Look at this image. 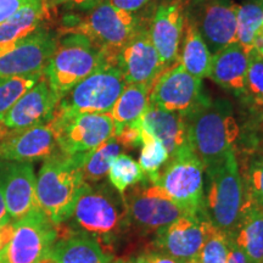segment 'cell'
<instances>
[{
	"label": "cell",
	"mask_w": 263,
	"mask_h": 263,
	"mask_svg": "<svg viewBox=\"0 0 263 263\" xmlns=\"http://www.w3.org/2000/svg\"><path fill=\"white\" fill-rule=\"evenodd\" d=\"M84 154L65 155L59 151L44 161L37 178V200L41 210L59 226L73 215L76 202L87 182L83 176Z\"/></svg>",
	"instance_id": "cell-1"
},
{
	"label": "cell",
	"mask_w": 263,
	"mask_h": 263,
	"mask_svg": "<svg viewBox=\"0 0 263 263\" xmlns=\"http://www.w3.org/2000/svg\"><path fill=\"white\" fill-rule=\"evenodd\" d=\"M186 123L189 143L205 171L221 163L232 151H235L239 127L232 105L227 100H211L186 118Z\"/></svg>",
	"instance_id": "cell-2"
},
{
	"label": "cell",
	"mask_w": 263,
	"mask_h": 263,
	"mask_svg": "<svg viewBox=\"0 0 263 263\" xmlns=\"http://www.w3.org/2000/svg\"><path fill=\"white\" fill-rule=\"evenodd\" d=\"M106 64H111L107 55L87 35L67 33L58 42L57 50L45 65L43 76L61 99L76 84Z\"/></svg>",
	"instance_id": "cell-3"
},
{
	"label": "cell",
	"mask_w": 263,
	"mask_h": 263,
	"mask_svg": "<svg viewBox=\"0 0 263 263\" xmlns=\"http://www.w3.org/2000/svg\"><path fill=\"white\" fill-rule=\"evenodd\" d=\"M207 193L203 210L216 228L232 235L238 224L245 192L244 180L239 172L235 151H232L221 163L206 170Z\"/></svg>",
	"instance_id": "cell-4"
},
{
	"label": "cell",
	"mask_w": 263,
	"mask_h": 263,
	"mask_svg": "<svg viewBox=\"0 0 263 263\" xmlns=\"http://www.w3.org/2000/svg\"><path fill=\"white\" fill-rule=\"evenodd\" d=\"M203 173L201 161L189 144L170 156L153 184L162 188L184 215H200L205 211Z\"/></svg>",
	"instance_id": "cell-5"
},
{
	"label": "cell",
	"mask_w": 263,
	"mask_h": 263,
	"mask_svg": "<svg viewBox=\"0 0 263 263\" xmlns=\"http://www.w3.org/2000/svg\"><path fill=\"white\" fill-rule=\"evenodd\" d=\"M144 27L139 16L115 8L105 0L89 10L83 20L67 26L68 33H82L103 49L112 65L121 48Z\"/></svg>",
	"instance_id": "cell-6"
},
{
	"label": "cell",
	"mask_w": 263,
	"mask_h": 263,
	"mask_svg": "<svg viewBox=\"0 0 263 263\" xmlns=\"http://www.w3.org/2000/svg\"><path fill=\"white\" fill-rule=\"evenodd\" d=\"M116 66L106 64L76 84L60 100L55 110L62 114H107L126 88Z\"/></svg>",
	"instance_id": "cell-7"
},
{
	"label": "cell",
	"mask_w": 263,
	"mask_h": 263,
	"mask_svg": "<svg viewBox=\"0 0 263 263\" xmlns=\"http://www.w3.org/2000/svg\"><path fill=\"white\" fill-rule=\"evenodd\" d=\"M106 185L93 188L87 184L76 202V226L98 239H110L117 234L127 219L123 196Z\"/></svg>",
	"instance_id": "cell-8"
},
{
	"label": "cell",
	"mask_w": 263,
	"mask_h": 263,
	"mask_svg": "<svg viewBox=\"0 0 263 263\" xmlns=\"http://www.w3.org/2000/svg\"><path fill=\"white\" fill-rule=\"evenodd\" d=\"M211 101L202 80L194 77L179 61L164 70L150 90L149 104L189 118Z\"/></svg>",
	"instance_id": "cell-9"
},
{
	"label": "cell",
	"mask_w": 263,
	"mask_h": 263,
	"mask_svg": "<svg viewBox=\"0 0 263 263\" xmlns=\"http://www.w3.org/2000/svg\"><path fill=\"white\" fill-rule=\"evenodd\" d=\"M59 151L65 155L84 154L114 136V121L107 114H62L55 110L50 120Z\"/></svg>",
	"instance_id": "cell-10"
},
{
	"label": "cell",
	"mask_w": 263,
	"mask_h": 263,
	"mask_svg": "<svg viewBox=\"0 0 263 263\" xmlns=\"http://www.w3.org/2000/svg\"><path fill=\"white\" fill-rule=\"evenodd\" d=\"M59 229L41 209L15 221V233L3 254V263H39L48 257Z\"/></svg>",
	"instance_id": "cell-11"
},
{
	"label": "cell",
	"mask_w": 263,
	"mask_h": 263,
	"mask_svg": "<svg viewBox=\"0 0 263 263\" xmlns=\"http://www.w3.org/2000/svg\"><path fill=\"white\" fill-rule=\"evenodd\" d=\"M236 12L238 4L233 0H185V14L212 55L236 43Z\"/></svg>",
	"instance_id": "cell-12"
},
{
	"label": "cell",
	"mask_w": 263,
	"mask_h": 263,
	"mask_svg": "<svg viewBox=\"0 0 263 263\" xmlns=\"http://www.w3.org/2000/svg\"><path fill=\"white\" fill-rule=\"evenodd\" d=\"M122 196L127 218L145 232L163 228L183 215L163 189L147 179L130 186Z\"/></svg>",
	"instance_id": "cell-13"
},
{
	"label": "cell",
	"mask_w": 263,
	"mask_h": 263,
	"mask_svg": "<svg viewBox=\"0 0 263 263\" xmlns=\"http://www.w3.org/2000/svg\"><path fill=\"white\" fill-rule=\"evenodd\" d=\"M213 224L203 211L200 215H183L171 224L156 230V251L180 263H193L199 255Z\"/></svg>",
	"instance_id": "cell-14"
},
{
	"label": "cell",
	"mask_w": 263,
	"mask_h": 263,
	"mask_svg": "<svg viewBox=\"0 0 263 263\" xmlns=\"http://www.w3.org/2000/svg\"><path fill=\"white\" fill-rule=\"evenodd\" d=\"M115 66L121 71L128 84H144L153 88L164 67L159 52L150 39L149 26L139 32L121 48Z\"/></svg>",
	"instance_id": "cell-15"
},
{
	"label": "cell",
	"mask_w": 263,
	"mask_h": 263,
	"mask_svg": "<svg viewBox=\"0 0 263 263\" xmlns=\"http://www.w3.org/2000/svg\"><path fill=\"white\" fill-rule=\"evenodd\" d=\"M54 33L38 28L0 58V80L43 72L58 47Z\"/></svg>",
	"instance_id": "cell-16"
},
{
	"label": "cell",
	"mask_w": 263,
	"mask_h": 263,
	"mask_svg": "<svg viewBox=\"0 0 263 263\" xmlns=\"http://www.w3.org/2000/svg\"><path fill=\"white\" fill-rule=\"evenodd\" d=\"M0 184L6 211L12 221H18L41 209L37 200V178L32 162H0Z\"/></svg>",
	"instance_id": "cell-17"
},
{
	"label": "cell",
	"mask_w": 263,
	"mask_h": 263,
	"mask_svg": "<svg viewBox=\"0 0 263 263\" xmlns=\"http://www.w3.org/2000/svg\"><path fill=\"white\" fill-rule=\"evenodd\" d=\"M185 0H173L157 6L149 25V34L166 68L178 62L182 42Z\"/></svg>",
	"instance_id": "cell-18"
},
{
	"label": "cell",
	"mask_w": 263,
	"mask_h": 263,
	"mask_svg": "<svg viewBox=\"0 0 263 263\" xmlns=\"http://www.w3.org/2000/svg\"><path fill=\"white\" fill-rule=\"evenodd\" d=\"M60 98L44 77L5 114L4 123L10 130H24L50 122Z\"/></svg>",
	"instance_id": "cell-19"
},
{
	"label": "cell",
	"mask_w": 263,
	"mask_h": 263,
	"mask_svg": "<svg viewBox=\"0 0 263 263\" xmlns=\"http://www.w3.org/2000/svg\"><path fill=\"white\" fill-rule=\"evenodd\" d=\"M57 153V138L49 123L24 130H11L0 141V161L33 162L47 160Z\"/></svg>",
	"instance_id": "cell-20"
},
{
	"label": "cell",
	"mask_w": 263,
	"mask_h": 263,
	"mask_svg": "<svg viewBox=\"0 0 263 263\" xmlns=\"http://www.w3.org/2000/svg\"><path fill=\"white\" fill-rule=\"evenodd\" d=\"M249 59V52H246L238 43H233L212 55L209 78L222 89L236 97H241L245 91Z\"/></svg>",
	"instance_id": "cell-21"
},
{
	"label": "cell",
	"mask_w": 263,
	"mask_h": 263,
	"mask_svg": "<svg viewBox=\"0 0 263 263\" xmlns=\"http://www.w3.org/2000/svg\"><path fill=\"white\" fill-rule=\"evenodd\" d=\"M140 124L144 129L162 141L170 156L190 144L188 123L182 115L177 112L149 104L141 115Z\"/></svg>",
	"instance_id": "cell-22"
},
{
	"label": "cell",
	"mask_w": 263,
	"mask_h": 263,
	"mask_svg": "<svg viewBox=\"0 0 263 263\" xmlns=\"http://www.w3.org/2000/svg\"><path fill=\"white\" fill-rule=\"evenodd\" d=\"M48 259L52 263H114L99 244L98 239L87 233L64 235L51 246Z\"/></svg>",
	"instance_id": "cell-23"
},
{
	"label": "cell",
	"mask_w": 263,
	"mask_h": 263,
	"mask_svg": "<svg viewBox=\"0 0 263 263\" xmlns=\"http://www.w3.org/2000/svg\"><path fill=\"white\" fill-rule=\"evenodd\" d=\"M234 244L244 252L249 263L263 262V207L245 201L232 233Z\"/></svg>",
	"instance_id": "cell-24"
},
{
	"label": "cell",
	"mask_w": 263,
	"mask_h": 263,
	"mask_svg": "<svg viewBox=\"0 0 263 263\" xmlns=\"http://www.w3.org/2000/svg\"><path fill=\"white\" fill-rule=\"evenodd\" d=\"M179 51L178 61L184 70L200 80L209 77L210 70H211L212 54L207 48L194 21L186 14L184 18Z\"/></svg>",
	"instance_id": "cell-25"
},
{
	"label": "cell",
	"mask_w": 263,
	"mask_h": 263,
	"mask_svg": "<svg viewBox=\"0 0 263 263\" xmlns=\"http://www.w3.org/2000/svg\"><path fill=\"white\" fill-rule=\"evenodd\" d=\"M44 15V0H28L16 14L0 24V44L16 43L37 31Z\"/></svg>",
	"instance_id": "cell-26"
},
{
	"label": "cell",
	"mask_w": 263,
	"mask_h": 263,
	"mask_svg": "<svg viewBox=\"0 0 263 263\" xmlns=\"http://www.w3.org/2000/svg\"><path fill=\"white\" fill-rule=\"evenodd\" d=\"M151 88L144 84H128L118 97L110 116L114 121V134L128 123L139 120L149 105Z\"/></svg>",
	"instance_id": "cell-27"
},
{
	"label": "cell",
	"mask_w": 263,
	"mask_h": 263,
	"mask_svg": "<svg viewBox=\"0 0 263 263\" xmlns=\"http://www.w3.org/2000/svg\"><path fill=\"white\" fill-rule=\"evenodd\" d=\"M263 27V9L255 0L238 5L236 12V43L246 52L254 50L255 39Z\"/></svg>",
	"instance_id": "cell-28"
},
{
	"label": "cell",
	"mask_w": 263,
	"mask_h": 263,
	"mask_svg": "<svg viewBox=\"0 0 263 263\" xmlns=\"http://www.w3.org/2000/svg\"><path fill=\"white\" fill-rule=\"evenodd\" d=\"M121 154V146L114 137L88 151L83 163L85 182H99L107 176L111 163Z\"/></svg>",
	"instance_id": "cell-29"
},
{
	"label": "cell",
	"mask_w": 263,
	"mask_h": 263,
	"mask_svg": "<svg viewBox=\"0 0 263 263\" xmlns=\"http://www.w3.org/2000/svg\"><path fill=\"white\" fill-rule=\"evenodd\" d=\"M141 126V124H140ZM141 151L139 166L145 174L146 179L155 183L160 171L170 159V154L162 141L141 127Z\"/></svg>",
	"instance_id": "cell-30"
},
{
	"label": "cell",
	"mask_w": 263,
	"mask_h": 263,
	"mask_svg": "<svg viewBox=\"0 0 263 263\" xmlns=\"http://www.w3.org/2000/svg\"><path fill=\"white\" fill-rule=\"evenodd\" d=\"M107 177L108 182L120 195L126 194L130 186L146 180L145 174L140 168L139 163L127 154H120L112 161L107 172Z\"/></svg>",
	"instance_id": "cell-31"
},
{
	"label": "cell",
	"mask_w": 263,
	"mask_h": 263,
	"mask_svg": "<svg viewBox=\"0 0 263 263\" xmlns=\"http://www.w3.org/2000/svg\"><path fill=\"white\" fill-rule=\"evenodd\" d=\"M43 72L0 80V120L24 95L42 80Z\"/></svg>",
	"instance_id": "cell-32"
},
{
	"label": "cell",
	"mask_w": 263,
	"mask_h": 263,
	"mask_svg": "<svg viewBox=\"0 0 263 263\" xmlns=\"http://www.w3.org/2000/svg\"><path fill=\"white\" fill-rule=\"evenodd\" d=\"M230 242H232V235L227 234L213 226L193 263H227Z\"/></svg>",
	"instance_id": "cell-33"
},
{
	"label": "cell",
	"mask_w": 263,
	"mask_h": 263,
	"mask_svg": "<svg viewBox=\"0 0 263 263\" xmlns=\"http://www.w3.org/2000/svg\"><path fill=\"white\" fill-rule=\"evenodd\" d=\"M249 57L244 95L256 106H263V58L255 50Z\"/></svg>",
	"instance_id": "cell-34"
},
{
	"label": "cell",
	"mask_w": 263,
	"mask_h": 263,
	"mask_svg": "<svg viewBox=\"0 0 263 263\" xmlns=\"http://www.w3.org/2000/svg\"><path fill=\"white\" fill-rule=\"evenodd\" d=\"M246 184L245 201L263 207V156L250 164Z\"/></svg>",
	"instance_id": "cell-35"
},
{
	"label": "cell",
	"mask_w": 263,
	"mask_h": 263,
	"mask_svg": "<svg viewBox=\"0 0 263 263\" xmlns=\"http://www.w3.org/2000/svg\"><path fill=\"white\" fill-rule=\"evenodd\" d=\"M121 147L134 150L141 144L140 118L136 122L128 123L112 136Z\"/></svg>",
	"instance_id": "cell-36"
},
{
	"label": "cell",
	"mask_w": 263,
	"mask_h": 263,
	"mask_svg": "<svg viewBox=\"0 0 263 263\" xmlns=\"http://www.w3.org/2000/svg\"><path fill=\"white\" fill-rule=\"evenodd\" d=\"M103 0H44V5L49 6H65L68 10H81L89 11Z\"/></svg>",
	"instance_id": "cell-37"
},
{
	"label": "cell",
	"mask_w": 263,
	"mask_h": 263,
	"mask_svg": "<svg viewBox=\"0 0 263 263\" xmlns=\"http://www.w3.org/2000/svg\"><path fill=\"white\" fill-rule=\"evenodd\" d=\"M28 0H0V24L16 14Z\"/></svg>",
	"instance_id": "cell-38"
},
{
	"label": "cell",
	"mask_w": 263,
	"mask_h": 263,
	"mask_svg": "<svg viewBox=\"0 0 263 263\" xmlns=\"http://www.w3.org/2000/svg\"><path fill=\"white\" fill-rule=\"evenodd\" d=\"M105 2H107L108 4H111L117 9L136 14V12L140 11L141 9L145 8L151 0H105Z\"/></svg>",
	"instance_id": "cell-39"
},
{
	"label": "cell",
	"mask_w": 263,
	"mask_h": 263,
	"mask_svg": "<svg viewBox=\"0 0 263 263\" xmlns=\"http://www.w3.org/2000/svg\"><path fill=\"white\" fill-rule=\"evenodd\" d=\"M134 261L137 263H180L174 258L170 257L168 255L162 254V252L156 251V250L144 252V254L134 258Z\"/></svg>",
	"instance_id": "cell-40"
},
{
	"label": "cell",
	"mask_w": 263,
	"mask_h": 263,
	"mask_svg": "<svg viewBox=\"0 0 263 263\" xmlns=\"http://www.w3.org/2000/svg\"><path fill=\"white\" fill-rule=\"evenodd\" d=\"M15 233V221H9L0 224V255L4 254L5 249L11 241Z\"/></svg>",
	"instance_id": "cell-41"
},
{
	"label": "cell",
	"mask_w": 263,
	"mask_h": 263,
	"mask_svg": "<svg viewBox=\"0 0 263 263\" xmlns=\"http://www.w3.org/2000/svg\"><path fill=\"white\" fill-rule=\"evenodd\" d=\"M227 263H249L248 258L244 255V252L240 250L238 246L234 244V241L230 242V250H229V256H228V261Z\"/></svg>",
	"instance_id": "cell-42"
},
{
	"label": "cell",
	"mask_w": 263,
	"mask_h": 263,
	"mask_svg": "<svg viewBox=\"0 0 263 263\" xmlns=\"http://www.w3.org/2000/svg\"><path fill=\"white\" fill-rule=\"evenodd\" d=\"M9 221H11V218H10L8 215V211H6L4 195H3L2 184H0V224H3V223H6Z\"/></svg>",
	"instance_id": "cell-43"
},
{
	"label": "cell",
	"mask_w": 263,
	"mask_h": 263,
	"mask_svg": "<svg viewBox=\"0 0 263 263\" xmlns=\"http://www.w3.org/2000/svg\"><path fill=\"white\" fill-rule=\"evenodd\" d=\"M254 50L263 58V27L261 31H259L257 37H256V39H255Z\"/></svg>",
	"instance_id": "cell-44"
},
{
	"label": "cell",
	"mask_w": 263,
	"mask_h": 263,
	"mask_svg": "<svg viewBox=\"0 0 263 263\" xmlns=\"http://www.w3.org/2000/svg\"><path fill=\"white\" fill-rule=\"evenodd\" d=\"M116 263H137L134 261V258H128V259H118Z\"/></svg>",
	"instance_id": "cell-45"
},
{
	"label": "cell",
	"mask_w": 263,
	"mask_h": 263,
	"mask_svg": "<svg viewBox=\"0 0 263 263\" xmlns=\"http://www.w3.org/2000/svg\"><path fill=\"white\" fill-rule=\"evenodd\" d=\"M255 2L257 3V4H258L259 6H261V8L263 9V0H255Z\"/></svg>",
	"instance_id": "cell-46"
},
{
	"label": "cell",
	"mask_w": 263,
	"mask_h": 263,
	"mask_svg": "<svg viewBox=\"0 0 263 263\" xmlns=\"http://www.w3.org/2000/svg\"><path fill=\"white\" fill-rule=\"evenodd\" d=\"M39 263H52L50 259H48V258H45V259H43L42 262H39Z\"/></svg>",
	"instance_id": "cell-47"
},
{
	"label": "cell",
	"mask_w": 263,
	"mask_h": 263,
	"mask_svg": "<svg viewBox=\"0 0 263 263\" xmlns=\"http://www.w3.org/2000/svg\"><path fill=\"white\" fill-rule=\"evenodd\" d=\"M0 263H3V255H0Z\"/></svg>",
	"instance_id": "cell-48"
},
{
	"label": "cell",
	"mask_w": 263,
	"mask_h": 263,
	"mask_svg": "<svg viewBox=\"0 0 263 263\" xmlns=\"http://www.w3.org/2000/svg\"><path fill=\"white\" fill-rule=\"evenodd\" d=\"M262 263H263V262H262Z\"/></svg>",
	"instance_id": "cell-49"
}]
</instances>
